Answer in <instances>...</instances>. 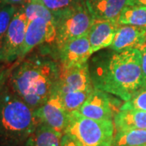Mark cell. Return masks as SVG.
I'll return each instance as SVG.
<instances>
[{
  "instance_id": "obj_1",
  "label": "cell",
  "mask_w": 146,
  "mask_h": 146,
  "mask_svg": "<svg viewBox=\"0 0 146 146\" xmlns=\"http://www.w3.org/2000/svg\"><path fill=\"white\" fill-rule=\"evenodd\" d=\"M93 85L106 93L128 101L146 85L141 68V53L128 49L113 53L102 61L91 74Z\"/></svg>"
},
{
  "instance_id": "obj_2",
  "label": "cell",
  "mask_w": 146,
  "mask_h": 146,
  "mask_svg": "<svg viewBox=\"0 0 146 146\" xmlns=\"http://www.w3.org/2000/svg\"><path fill=\"white\" fill-rule=\"evenodd\" d=\"M40 122L34 110L11 89L0 93V139L3 144H25Z\"/></svg>"
},
{
  "instance_id": "obj_3",
  "label": "cell",
  "mask_w": 146,
  "mask_h": 146,
  "mask_svg": "<svg viewBox=\"0 0 146 146\" xmlns=\"http://www.w3.org/2000/svg\"><path fill=\"white\" fill-rule=\"evenodd\" d=\"M115 133L114 120H95L84 117L77 110L69 112L65 133L81 146H112Z\"/></svg>"
},
{
  "instance_id": "obj_4",
  "label": "cell",
  "mask_w": 146,
  "mask_h": 146,
  "mask_svg": "<svg viewBox=\"0 0 146 146\" xmlns=\"http://www.w3.org/2000/svg\"><path fill=\"white\" fill-rule=\"evenodd\" d=\"M94 19L91 16L85 0L78 2L56 18V39L58 50L73 39L89 33Z\"/></svg>"
},
{
  "instance_id": "obj_5",
  "label": "cell",
  "mask_w": 146,
  "mask_h": 146,
  "mask_svg": "<svg viewBox=\"0 0 146 146\" xmlns=\"http://www.w3.org/2000/svg\"><path fill=\"white\" fill-rule=\"evenodd\" d=\"M54 67L52 62L39 56L28 58L9 76L11 89L25 100L42 77Z\"/></svg>"
},
{
  "instance_id": "obj_6",
  "label": "cell",
  "mask_w": 146,
  "mask_h": 146,
  "mask_svg": "<svg viewBox=\"0 0 146 146\" xmlns=\"http://www.w3.org/2000/svg\"><path fill=\"white\" fill-rule=\"evenodd\" d=\"M28 22L24 11L21 6H18L0 49V62L10 63L19 59L25 42Z\"/></svg>"
},
{
  "instance_id": "obj_7",
  "label": "cell",
  "mask_w": 146,
  "mask_h": 146,
  "mask_svg": "<svg viewBox=\"0 0 146 146\" xmlns=\"http://www.w3.org/2000/svg\"><path fill=\"white\" fill-rule=\"evenodd\" d=\"M34 112L40 123L46 124L62 134L65 133L69 120V112L64 107L60 94L56 89H54L46 102L34 110Z\"/></svg>"
},
{
  "instance_id": "obj_8",
  "label": "cell",
  "mask_w": 146,
  "mask_h": 146,
  "mask_svg": "<svg viewBox=\"0 0 146 146\" xmlns=\"http://www.w3.org/2000/svg\"><path fill=\"white\" fill-rule=\"evenodd\" d=\"M56 39V25L42 18H35L28 22L24 45L19 59L25 58L33 48L43 42L52 43Z\"/></svg>"
},
{
  "instance_id": "obj_9",
  "label": "cell",
  "mask_w": 146,
  "mask_h": 146,
  "mask_svg": "<svg viewBox=\"0 0 146 146\" xmlns=\"http://www.w3.org/2000/svg\"><path fill=\"white\" fill-rule=\"evenodd\" d=\"M109 94L94 88L77 111L84 117L92 119L114 120V106Z\"/></svg>"
},
{
  "instance_id": "obj_10",
  "label": "cell",
  "mask_w": 146,
  "mask_h": 146,
  "mask_svg": "<svg viewBox=\"0 0 146 146\" xmlns=\"http://www.w3.org/2000/svg\"><path fill=\"white\" fill-rule=\"evenodd\" d=\"M94 87L88 63L68 69H59L56 89L60 94Z\"/></svg>"
},
{
  "instance_id": "obj_11",
  "label": "cell",
  "mask_w": 146,
  "mask_h": 146,
  "mask_svg": "<svg viewBox=\"0 0 146 146\" xmlns=\"http://www.w3.org/2000/svg\"><path fill=\"white\" fill-rule=\"evenodd\" d=\"M58 50L61 61L60 69L84 65L88 63V59L93 54L88 34L68 42Z\"/></svg>"
},
{
  "instance_id": "obj_12",
  "label": "cell",
  "mask_w": 146,
  "mask_h": 146,
  "mask_svg": "<svg viewBox=\"0 0 146 146\" xmlns=\"http://www.w3.org/2000/svg\"><path fill=\"white\" fill-rule=\"evenodd\" d=\"M119 26L118 21L94 20L88 33L92 54L110 47Z\"/></svg>"
},
{
  "instance_id": "obj_13",
  "label": "cell",
  "mask_w": 146,
  "mask_h": 146,
  "mask_svg": "<svg viewBox=\"0 0 146 146\" xmlns=\"http://www.w3.org/2000/svg\"><path fill=\"white\" fill-rule=\"evenodd\" d=\"M145 45L146 28L119 25L110 48L119 52L128 49L141 50Z\"/></svg>"
},
{
  "instance_id": "obj_14",
  "label": "cell",
  "mask_w": 146,
  "mask_h": 146,
  "mask_svg": "<svg viewBox=\"0 0 146 146\" xmlns=\"http://www.w3.org/2000/svg\"><path fill=\"white\" fill-rule=\"evenodd\" d=\"M85 4L94 20L118 21L127 0H85Z\"/></svg>"
},
{
  "instance_id": "obj_15",
  "label": "cell",
  "mask_w": 146,
  "mask_h": 146,
  "mask_svg": "<svg viewBox=\"0 0 146 146\" xmlns=\"http://www.w3.org/2000/svg\"><path fill=\"white\" fill-rule=\"evenodd\" d=\"M115 131L134 129L146 130V111L141 110H119L114 116Z\"/></svg>"
},
{
  "instance_id": "obj_16",
  "label": "cell",
  "mask_w": 146,
  "mask_h": 146,
  "mask_svg": "<svg viewBox=\"0 0 146 146\" xmlns=\"http://www.w3.org/2000/svg\"><path fill=\"white\" fill-rule=\"evenodd\" d=\"M63 134L48 127L39 123L35 131L25 142L24 146H61Z\"/></svg>"
},
{
  "instance_id": "obj_17",
  "label": "cell",
  "mask_w": 146,
  "mask_h": 146,
  "mask_svg": "<svg viewBox=\"0 0 146 146\" xmlns=\"http://www.w3.org/2000/svg\"><path fill=\"white\" fill-rule=\"evenodd\" d=\"M118 22L121 25L146 28V6H126L120 14Z\"/></svg>"
},
{
  "instance_id": "obj_18",
  "label": "cell",
  "mask_w": 146,
  "mask_h": 146,
  "mask_svg": "<svg viewBox=\"0 0 146 146\" xmlns=\"http://www.w3.org/2000/svg\"><path fill=\"white\" fill-rule=\"evenodd\" d=\"M146 144V130L134 129L115 131L112 146H140Z\"/></svg>"
},
{
  "instance_id": "obj_19",
  "label": "cell",
  "mask_w": 146,
  "mask_h": 146,
  "mask_svg": "<svg viewBox=\"0 0 146 146\" xmlns=\"http://www.w3.org/2000/svg\"><path fill=\"white\" fill-rule=\"evenodd\" d=\"M28 21L35 18H42L50 24L56 25V19L52 12L39 0H29L26 3L21 5Z\"/></svg>"
},
{
  "instance_id": "obj_20",
  "label": "cell",
  "mask_w": 146,
  "mask_h": 146,
  "mask_svg": "<svg viewBox=\"0 0 146 146\" xmlns=\"http://www.w3.org/2000/svg\"><path fill=\"white\" fill-rule=\"evenodd\" d=\"M94 89V87H91L89 89L73 91L67 94H60L64 107L68 112H72L74 110H78L80 108V106L89 98Z\"/></svg>"
},
{
  "instance_id": "obj_21",
  "label": "cell",
  "mask_w": 146,
  "mask_h": 146,
  "mask_svg": "<svg viewBox=\"0 0 146 146\" xmlns=\"http://www.w3.org/2000/svg\"><path fill=\"white\" fill-rule=\"evenodd\" d=\"M17 8L18 6L11 4H2L0 7V49Z\"/></svg>"
},
{
  "instance_id": "obj_22",
  "label": "cell",
  "mask_w": 146,
  "mask_h": 146,
  "mask_svg": "<svg viewBox=\"0 0 146 146\" xmlns=\"http://www.w3.org/2000/svg\"><path fill=\"white\" fill-rule=\"evenodd\" d=\"M54 14L55 19L72 7L79 0H39Z\"/></svg>"
},
{
  "instance_id": "obj_23",
  "label": "cell",
  "mask_w": 146,
  "mask_h": 146,
  "mask_svg": "<svg viewBox=\"0 0 146 146\" xmlns=\"http://www.w3.org/2000/svg\"><path fill=\"white\" fill-rule=\"evenodd\" d=\"M141 110L146 111V85L139 89L131 98L125 102L119 110Z\"/></svg>"
},
{
  "instance_id": "obj_24",
  "label": "cell",
  "mask_w": 146,
  "mask_h": 146,
  "mask_svg": "<svg viewBox=\"0 0 146 146\" xmlns=\"http://www.w3.org/2000/svg\"><path fill=\"white\" fill-rule=\"evenodd\" d=\"M61 146H81L73 137L68 134H63L61 139Z\"/></svg>"
},
{
  "instance_id": "obj_25",
  "label": "cell",
  "mask_w": 146,
  "mask_h": 146,
  "mask_svg": "<svg viewBox=\"0 0 146 146\" xmlns=\"http://www.w3.org/2000/svg\"><path fill=\"white\" fill-rule=\"evenodd\" d=\"M9 72H10L9 69H7L3 66H0V93L4 85L5 81L7 80V76H9Z\"/></svg>"
},
{
  "instance_id": "obj_26",
  "label": "cell",
  "mask_w": 146,
  "mask_h": 146,
  "mask_svg": "<svg viewBox=\"0 0 146 146\" xmlns=\"http://www.w3.org/2000/svg\"><path fill=\"white\" fill-rule=\"evenodd\" d=\"M140 50L141 53V68L146 82V45L142 47Z\"/></svg>"
},
{
  "instance_id": "obj_27",
  "label": "cell",
  "mask_w": 146,
  "mask_h": 146,
  "mask_svg": "<svg viewBox=\"0 0 146 146\" xmlns=\"http://www.w3.org/2000/svg\"><path fill=\"white\" fill-rule=\"evenodd\" d=\"M29 0H0L2 4H11V5L21 6L26 3Z\"/></svg>"
},
{
  "instance_id": "obj_28",
  "label": "cell",
  "mask_w": 146,
  "mask_h": 146,
  "mask_svg": "<svg viewBox=\"0 0 146 146\" xmlns=\"http://www.w3.org/2000/svg\"><path fill=\"white\" fill-rule=\"evenodd\" d=\"M127 5L146 6V0H127Z\"/></svg>"
},
{
  "instance_id": "obj_29",
  "label": "cell",
  "mask_w": 146,
  "mask_h": 146,
  "mask_svg": "<svg viewBox=\"0 0 146 146\" xmlns=\"http://www.w3.org/2000/svg\"><path fill=\"white\" fill-rule=\"evenodd\" d=\"M0 146H9V145H4V144H3V145H0Z\"/></svg>"
},
{
  "instance_id": "obj_30",
  "label": "cell",
  "mask_w": 146,
  "mask_h": 146,
  "mask_svg": "<svg viewBox=\"0 0 146 146\" xmlns=\"http://www.w3.org/2000/svg\"><path fill=\"white\" fill-rule=\"evenodd\" d=\"M140 146H146V144H145V145H140Z\"/></svg>"
}]
</instances>
